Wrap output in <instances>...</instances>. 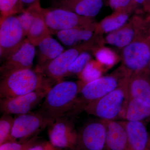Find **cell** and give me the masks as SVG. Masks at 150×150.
<instances>
[{
	"label": "cell",
	"instance_id": "7a4b0ae2",
	"mask_svg": "<svg viewBox=\"0 0 150 150\" xmlns=\"http://www.w3.org/2000/svg\"><path fill=\"white\" fill-rule=\"evenodd\" d=\"M84 84L81 81H62L51 87L38 111L51 121L64 116L74 104Z\"/></svg>",
	"mask_w": 150,
	"mask_h": 150
},
{
	"label": "cell",
	"instance_id": "603a6c76",
	"mask_svg": "<svg viewBox=\"0 0 150 150\" xmlns=\"http://www.w3.org/2000/svg\"><path fill=\"white\" fill-rule=\"evenodd\" d=\"M129 12L128 11L115 12L103 20L98 26V29L108 33L118 30L126 24L129 18Z\"/></svg>",
	"mask_w": 150,
	"mask_h": 150
},
{
	"label": "cell",
	"instance_id": "4fadbf2b",
	"mask_svg": "<svg viewBox=\"0 0 150 150\" xmlns=\"http://www.w3.org/2000/svg\"><path fill=\"white\" fill-rule=\"evenodd\" d=\"M106 128L104 121H93L83 128L80 139L87 150H104L106 148Z\"/></svg>",
	"mask_w": 150,
	"mask_h": 150
},
{
	"label": "cell",
	"instance_id": "8d00e7d4",
	"mask_svg": "<svg viewBox=\"0 0 150 150\" xmlns=\"http://www.w3.org/2000/svg\"><path fill=\"white\" fill-rule=\"evenodd\" d=\"M146 71H147L148 72H149V73H150V62L149 65H148V67H147V69Z\"/></svg>",
	"mask_w": 150,
	"mask_h": 150
},
{
	"label": "cell",
	"instance_id": "d590c367",
	"mask_svg": "<svg viewBox=\"0 0 150 150\" xmlns=\"http://www.w3.org/2000/svg\"><path fill=\"white\" fill-rule=\"evenodd\" d=\"M143 7L146 11L150 13V0H146Z\"/></svg>",
	"mask_w": 150,
	"mask_h": 150
},
{
	"label": "cell",
	"instance_id": "4dcf8cb0",
	"mask_svg": "<svg viewBox=\"0 0 150 150\" xmlns=\"http://www.w3.org/2000/svg\"><path fill=\"white\" fill-rule=\"evenodd\" d=\"M109 5L115 12L130 11L133 9L132 0H109Z\"/></svg>",
	"mask_w": 150,
	"mask_h": 150
},
{
	"label": "cell",
	"instance_id": "d6986e66",
	"mask_svg": "<svg viewBox=\"0 0 150 150\" xmlns=\"http://www.w3.org/2000/svg\"><path fill=\"white\" fill-rule=\"evenodd\" d=\"M37 46L39 55L36 67L38 68L47 65L65 51L62 45L51 35L43 39Z\"/></svg>",
	"mask_w": 150,
	"mask_h": 150
},
{
	"label": "cell",
	"instance_id": "5b68a950",
	"mask_svg": "<svg viewBox=\"0 0 150 150\" xmlns=\"http://www.w3.org/2000/svg\"><path fill=\"white\" fill-rule=\"evenodd\" d=\"M0 21V57L5 60L18 50L26 36L17 16H11Z\"/></svg>",
	"mask_w": 150,
	"mask_h": 150
},
{
	"label": "cell",
	"instance_id": "f546056e",
	"mask_svg": "<svg viewBox=\"0 0 150 150\" xmlns=\"http://www.w3.org/2000/svg\"><path fill=\"white\" fill-rule=\"evenodd\" d=\"M36 139L25 141L24 143H17L14 141H10L1 145L0 150H28L35 146Z\"/></svg>",
	"mask_w": 150,
	"mask_h": 150
},
{
	"label": "cell",
	"instance_id": "e0dca14e",
	"mask_svg": "<svg viewBox=\"0 0 150 150\" xmlns=\"http://www.w3.org/2000/svg\"><path fill=\"white\" fill-rule=\"evenodd\" d=\"M129 98H137L150 106V73L143 71L131 75L128 82Z\"/></svg>",
	"mask_w": 150,
	"mask_h": 150
},
{
	"label": "cell",
	"instance_id": "83f0119b",
	"mask_svg": "<svg viewBox=\"0 0 150 150\" xmlns=\"http://www.w3.org/2000/svg\"><path fill=\"white\" fill-rule=\"evenodd\" d=\"M14 118L10 114H3L0 118V144L9 142L13 128Z\"/></svg>",
	"mask_w": 150,
	"mask_h": 150
},
{
	"label": "cell",
	"instance_id": "277c9868",
	"mask_svg": "<svg viewBox=\"0 0 150 150\" xmlns=\"http://www.w3.org/2000/svg\"><path fill=\"white\" fill-rule=\"evenodd\" d=\"M128 82L91 103L86 106L84 111L102 120H115L120 117L123 118L129 99Z\"/></svg>",
	"mask_w": 150,
	"mask_h": 150
},
{
	"label": "cell",
	"instance_id": "d6a6232c",
	"mask_svg": "<svg viewBox=\"0 0 150 150\" xmlns=\"http://www.w3.org/2000/svg\"><path fill=\"white\" fill-rule=\"evenodd\" d=\"M25 10L40 6V0H20Z\"/></svg>",
	"mask_w": 150,
	"mask_h": 150
},
{
	"label": "cell",
	"instance_id": "ba28073f",
	"mask_svg": "<svg viewBox=\"0 0 150 150\" xmlns=\"http://www.w3.org/2000/svg\"><path fill=\"white\" fill-rule=\"evenodd\" d=\"M52 86H48L30 93L1 98L0 110L3 114L20 115L31 112L43 99Z\"/></svg>",
	"mask_w": 150,
	"mask_h": 150
},
{
	"label": "cell",
	"instance_id": "7402d4cb",
	"mask_svg": "<svg viewBox=\"0 0 150 150\" xmlns=\"http://www.w3.org/2000/svg\"><path fill=\"white\" fill-rule=\"evenodd\" d=\"M136 29L131 24L125 25L121 28L108 33L105 37V42L111 46L123 48L134 40Z\"/></svg>",
	"mask_w": 150,
	"mask_h": 150
},
{
	"label": "cell",
	"instance_id": "9a60e30c",
	"mask_svg": "<svg viewBox=\"0 0 150 150\" xmlns=\"http://www.w3.org/2000/svg\"><path fill=\"white\" fill-rule=\"evenodd\" d=\"M128 137L129 150H150V135L145 122L123 121Z\"/></svg>",
	"mask_w": 150,
	"mask_h": 150
},
{
	"label": "cell",
	"instance_id": "2e32d148",
	"mask_svg": "<svg viewBox=\"0 0 150 150\" xmlns=\"http://www.w3.org/2000/svg\"><path fill=\"white\" fill-rule=\"evenodd\" d=\"M103 121L106 126V148L108 150H129L127 133L123 121Z\"/></svg>",
	"mask_w": 150,
	"mask_h": 150
},
{
	"label": "cell",
	"instance_id": "44dd1931",
	"mask_svg": "<svg viewBox=\"0 0 150 150\" xmlns=\"http://www.w3.org/2000/svg\"><path fill=\"white\" fill-rule=\"evenodd\" d=\"M41 8L40 6L35 8V19L26 36L27 40L35 46L51 34L41 14Z\"/></svg>",
	"mask_w": 150,
	"mask_h": 150
},
{
	"label": "cell",
	"instance_id": "9c48e42d",
	"mask_svg": "<svg viewBox=\"0 0 150 150\" xmlns=\"http://www.w3.org/2000/svg\"><path fill=\"white\" fill-rule=\"evenodd\" d=\"M54 122L38 110L17 115L14 118L13 128L9 142L17 139H27L46 127H49Z\"/></svg>",
	"mask_w": 150,
	"mask_h": 150
},
{
	"label": "cell",
	"instance_id": "74e56055",
	"mask_svg": "<svg viewBox=\"0 0 150 150\" xmlns=\"http://www.w3.org/2000/svg\"><path fill=\"white\" fill-rule=\"evenodd\" d=\"M148 20L149 21H150V16L148 18Z\"/></svg>",
	"mask_w": 150,
	"mask_h": 150
},
{
	"label": "cell",
	"instance_id": "1f68e13d",
	"mask_svg": "<svg viewBox=\"0 0 150 150\" xmlns=\"http://www.w3.org/2000/svg\"><path fill=\"white\" fill-rule=\"evenodd\" d=\"M60 149L54 146L50 142L41 144L35 145L28 150H59Z\"/></svg>",
	"mask_w": 150,
	"mask_h": 150
},
{
	"label": "cell",
	"instance_id": "cb8c5ba5",
	"mask_svg": "<svg viewBox=\"0 0 150 150\" xmlns=\"http://www.w3.org/2000/svg\"><path fill=\"white\" fill-rule=\"evenodd\" d=\"M103 71L102 66L99 63L91 60L78 76L81 81L86 84L102 76Z\"/></svg>",
	"mask_w": 150,
	"mask_h": 150
},
{
	"label": "cell",
	"instance_id": "d4e9b609",
	"mask_svg": "<svg viewBox=\"0 0 150 150\" xmlns=\"http://www.w3.org/2000/svg\"><path fill=\"white\" fill-rule=\"evenodd\" d=\"M24 11L20 0H0L1 20Z\"/></svg>",
	"mask_w": 150,
	"mask_h": 150
},
{
	"label": "cell",
	"instance_id": "52a82bcc",
	"mask_svg": "<svg viewBox=\"0 0 150 150\" xmlns=\"http://www.w3.org/2000/svg\"><path fill=\"white\" fill-rule=\"evenodd\" d=\"M123 66L130 76L145 71L150 62V35L146 39L134 40L123 48Z\"/></svg>",
	"mask_w": 150,
	"mask_h": 150
},
{
	"label": "cell",
	"instance_id": "3957f363",
	"mask_svg": "<svg viewBox=\"0 0 150 150\" xmlns=\"http://www.w3.org/2000/svg\"><path fill=\"white\" fill-rule=\"evenodd\" d=\"M51 82L36 69L16 71L1 79L0 98L30 93L47 86H52Z\"/></svg>",
	"mask_w": 150,
	"mask_h": 150
},
{
	"label": "cell",
	"instance_id": "ac0fdd59",
	"mask_svg": "<svg viewBox=\"0 0 150 150\" xmlns=\"http://www.w3.org/2000/svg\"><path fill=\"white\" fill-rule=\"evenodd\" d=\"M104 4V0H79L64 4L57 8L66 9L83 17L96 16Z\"/></svg>",
	"mask_w": 150,
	"mask_h": 150
},
{
	"label": "cell",
	"instance_id": "8992f818",
	"mask_svg": "<svg viewBox=\"0 0 150 150\" xmlns=\"http://www.w3.org/2000/svg\"><path fill=\"white\" fill-rule=\"evenodd\" d=\"M41 14L51 33L93 23V18L83 17L71 11L61 8H41Z\"/></svg>",
	"mask_w": 150,
	"mask_h": 150
},
{
	"label": "cell",
	"instance_id": "5bb4252c",
	"mask_svg": "<svg viewBox=\"0 0 150 150\" xmlns=\"http://www.w3.org/2000/svg\"><path fill=\"white\" fill-rule=\"evenodd\" d=\"M96 26L93 23L56 33L58 39L66 46L80 47L86 46L92 39Z\"/></svg>",
	"mask_w": 150,
	"mask_h": 150
},
{
	"label": "cell",
	"instance_id": "f1b7e54d",
	"mask_svg": "<svg viewBox=\"0 0 150 150\" xmlns=\"http://www.w3.org/2000/svg\"><path fill=\"white\" fill-rule=\"evenodd\" d=\"M36 7H37L25 10L17 16L26 36L35 19Z\"/></svg>",
	"mask_w": 150,
	"mask_h": 150
},
{
	"label": "cell",
	"instance_id": "484cf974",
	"mask_svg": "<svg viewBox=\"0 0 150 150\" xmlns=\"http://www.w3.org/2000/svg\"><path fill=\"white\" fill-rule=\"evenodd\" d=\"M95 56L97 62L102 67L108 68L114 66L118 60V57L115 52L106 47H102L96 50Z\"/></svg>",
	"mask_w": 150,
	"mask_h": 150
},
{
	"label": "cell",
	"instance_id": "7c38bea8",
	"mask_svg": "<svg viewBox=\"0 0 150 150\" xmlns=\"http://www.w3.org/2000/svg\"><path fill=\"white\" fill-rule=\"evenodd\" d=\"M48 136L50 142L59 149L72 148L78 137L74 123L69 117L63 116L55 120L49 126Z\"/></svg>",
	"mask_w": 150,
	"mask_h": 150
},
{
	"label": "cell",
	"instance_id": "e575fe53",
	"mask_svg": "<svg viewBox=\"0 0 150 150\" xmlns=\"http://www.w3.org/2000/svg\"><path fill=\"white\" fill-rule=\"evenodd\" d=\"M146 0H132L133 8L135 7L136 6H144Z\"/></svg>",
	"mask_w": 150,
	"mask_h": 150
},
{
	"label": "cell",
	"instance_id": "ffe728a7",
	"mask_svg": "<svg viewBox=\"0 0 150 150\" xmlns=\"http://www.w3.org/2000/svg\"><path fill=\"white\" fill-rule=\"evenodd\" d=\"M123 119L144 122L150 120V106L141 100L129 98Z\"/></svg>",
	"mask_w": 150,
	"mask_h": 150
},
{
	"label": "cell",
	"instance_id": "6da1fadb",
	"mask_svg": "<svg viewBox=\"0 0 150 150\" xmlns=\"http://www.w3.org/2000/svg\"><path fill=\"white\" fill-rule=\"evenodd\" d=\"M129 75L123 66L110 74L100 77L88 83L84 84L79 93L74 105L65 116H74L84 110L91 103L125 84L129 81Z\"/></svg>",
	"mask_w": 150,
	"mask_h": 150
},
{
	"label": "cell",
	"instance_id": "836d02e7",
	"mask_svg": "<svg viewBox=\"0 0 150 150\" xmlns=\"http://www.w3.org/2000/svg\"><path fill=\"white\" fill-rule=\"evenodd\" d=\"M77 1H79V0H54V1L56 6V7H58L59 6L64 4Z\"/></svg>",
	"mask_w": 150,
	"mask_h": 150
},
{
	"label": "cell",
	"instance_id": "30bf717a",
	"mask_svg": "<svg viewBox=\"0 0 150 150\" xmlns=\"http://www.w3.org/2000/svg\"><path fill=\"white\" fill-rule=\"evenodd\" d=\"M80 47L71 48L66 50L53 61L43 67L35 69L51 82L58 83L67 77L68 69L82 51Z\"/></svg>",
	"mask_w": 150,
	"mask_h": 150
},
{
	"label": "cell",
	"instance_id": "4316f807",
	"mask_svg": "<svg viewBox=\"0 0 150 150\" xmlns=\"http://www.w3.org/2000/svg\"><path fill=\"white\" fill-rule=\"evenodd\" d=\"M91 55L88 52L83 51L79 54L68 69L67 77L72 75H79L87 64L91 61Z\"/></svg>",
	"mask_w": 150,
	"mask_h": 150
},
{
	"label": "cell",
	"instance_id": "8fae6325",
	"mask_svg": "<svg viewBox=\"0 0 150 150\" xmlns=\"http://www.w3.org/2000/svg\"><path fill=\"white\" fill-rule=\"evenodd\" d=\"M35 52V46L26 38L18 50L4 60L0 68L1 79L16 71L32 69Z\"/></svg>",
	"mask_w": 150,
	"mask_h": 150
}]
</instances>
